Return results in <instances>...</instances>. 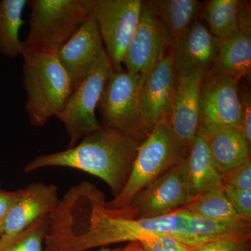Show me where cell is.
I'll use <instances>...</instances> for the list:
<instances>
[{"label": "cell", "mask_w": 251, "mask_h": 251, "mask_svg": "<svg viewBox=\"0 0 251 251\" xmlns=\"http://www.w3.org/2000/svg\"><path fill=\"white\" fill-rule=\"evenodd\" d=\"M190 201L181 162L147 186L126 208L117 211L129 219H150L176 210Z\"/></svg>", "instance_id": "cell-11"}, {"label": "cell", "mask_w": 251, "mask_h": 251, "mask_svg": "<svg viewBox=\"0 0 251 251\" xmlns=\"http://www.w3.org/2000/svg\"><path fill=\"white\" fill-rule=\"evenodd\" d=\"M239 98L241 102L242 113V130L244 138L251 148V97L250 91L248 89L239 90Z\"/></svg>", "instance_id": "cell-29"}, {"label": "cell", "mask_w": 251, "mask_h": 251, "mask_svg": "<svg viewBox=\"0 0 251 251\" xmlns=\"http://www.w3.org/2000/svg\"><path fill=\"white\" fill-rule=\"evenodd\" d=\"M220 40L205 23L198 19L173 41V66L178 78L195 74H209L215 63Z\"/></svg>", "instance_id": "cell-12"}, {"label": "cell", "mask_w": 251, "mask_h": 251, "mask_svg": "<svg viewBox=\"0 0 251 251\" xmlns=\"http://www.w3.org/2000/svg\"><path fill=\"white\" fill-rule=\"evenodd\" d=\"M171 46V40L150 1H143L139 24L124 58L126 70L140 75L143 84Z\"/></svg>", "instance_id": "cell-9"}, {"label": "cell", "mask_w": 251, "mask_h": 251, "mask_svg": "<svg viewBox=\"0 0 251 251\" xmlns=\"http://www.w3.org/2000/svg\"><path fill=\"white\" fill-rule=\"evenodd\" d=\"M182 173L191 201L204 193L224 188L223 176L216 169L206 135L201 129L182 162Z\"/></svg>", "instance_id": "cell-17"}, {"label": "cell", "mask_w": 251, "mask_h": 251, "mask_svg": "<svg viewBox=\"0 0 251 251\" xmlns=\"http://www.w3.org/2000/svg\"><path fill=\"white\" fill-rule=\"evenodd\" d=\"M18 191L17 200L5 220L0 242L17 235L36 220L50 216L58 205L57 188L53 184L32 183Z\"/></svg>", "instance_id": "cell-15"}, {"label": "cell", "mask_w": 251, "mask_h": 251, "mask_svg": "<svg viewBox=\"0 0 251 251\" xmlns=\"http://www.w3.org/2000/svg\"><path fill=\"white\" fill-rule=\"evenodd\" d=\"M251 29L239 31L220 40L215 63L206 75H220L240 81L250 77Z\"/></svg>", "instance_id": "cell-20"}, {"label": "cell", "mask_w": 251, "mask_h": 251, "mask_svg": "<svg viewBox=\"0 0 251 251\" xmlns=\"http://www.w3.org/2000/svg\"><path fill=\"white\" fill-rule=\"evenodd\" d=\"M204 76L195 74L178 78L168 120L175 136L189 148L199 130L200 97Z\"/></svg>", "instance_id": "cell-16"}, {"label": "cell", "mask_w": 251, "mask_h": 251, "mask_svg": "<svg viewBox=\"0 0 251 251\" xmlns=\"http://www.w3.org/2000/svg\"><path fill=\"white\" fill-rule=\"evenodd\" d=\"M224 187L251 190V159L223 176Z\"/></svg>", "instance_id": "cell-26"}, {"label": "cell", "mask_w": 251, "mask_h": 251, "mask_svg": "<svg viewBox=\"0 0 251 251\" xmlns=\"http://www.w3.org/2000/svg\"><path fill=\"white\" fill-rule=\"evenodd\" d=\"M224 192L237 214L251 222V190L224 187Z\"/></svg>", "instance_id": "cell-25"}, {"label": "cell", "mask_w": 251, "mask_h": 251, "mask_svg": "<svg viewBox=\"0 0 251 251\" xmlns=\"http://www.w3.org/2000/svg\"><path fill=\"white\" fill-rule=\"evenodd\" d=\"M177 82L171 48L150 73L140 90L138 109L149 133L161 120H169Z\"/></svg>", "instance_id": "cell-13"}, {"label": "cell", "mask_w": 251, "mask_h": 251, "mask_svg": "<svg viewBox=\"0 0 251 251\" xmlns=\"http://www.w3.org/2000/svg\"><path fill=\"white\" fill-rule=\"evenodd\" d=\"M183 207L196 215L212 221L244 219L234 210L225 196L224 188L209 191L193 198Z\"/></svg>", "instance_id": "cell-23"}, {"label": "cell", "mask_w": 251, "mask_h": 251, "mask_svg": "<svg viewBox=\"0 0 251 251\" xmlns=\"http://www.w3.org/2000/svg\"><path fill=\"white\" fill-rule=\"evenodd\" d=\"M189 150L175 136L168 120L158 122L140 143L125 187L105 206L111 210L126 208L147 186L184 161Z\"/></svg>", "instance_id": "cell-3"}, {"label": "cell", "mask_w": 251, "mask_h": 251, "mask_svg": "<svg viewBox=\"0 0 251 251\" xmlns=\"http://www.w3.org/2000/svg\"><path fill=\"white\" fill-rule=\"evenodd\" d=\"M120 251H135V242H129L124 249Z\"/></svg>", "instance_id": "cell-31"}, {"label": "cell", "mask_w": 251, "mask_h": 251, "mask_svg": "<svg viewBox=\"0 0 251 251\" xmlns=\"http://www.w3.org/2000/svg\"><path fill=\"white\" fill-rule=\"evenodd\" d=\"M98 25L91 14L57 53L73 90L92 72L105 53Z\"/></svg>", "instance_id": "cell-14"}, {"label": "cell", "mask_w": 251, "mask_h": 251, "mask_svg": "<svg viewBox=\"0 0 251 251\" xmlns=\"http://www.w3.org/2000/svg\"><path fill=\"white\" fill-rule=\"evenodd\" d=\"M22 56L25 110L31 125L43 126L62 111L72 94V82L57 54L24 52Z\"/></svg>", "instance_id": "cell-4"}, {"label": "cell", "mask_w": 251, "mask_h": 251, "mask_svg": "<svg viewBox=\"0 0 251 251\" xmlns=\"http://www.w3.org/2000/svg\"><path fill=\"white\" fill-rule=\"evenodd\" d=\"M239 81L220 75H204L200 97L199 129L204 133L226 127L241 129Z\"/></svg>", "instance_id": "cell-10"}, {"label": "cell", "mask_w": 251, "mask_h": 251, "mask_svg": "<svg viewBox=\"0 0 251 251\" xmlns=\"http://www.w3.org/2000/svg\"><path fill=\"white\" fill-rule=\"evenodd\" d=\"M150 2L172 44L199 19L204 6L198 0H153Z\"/></svg>", "instance_id": "cell-21"}, {"label": "cell", "mask_w": 251, "mask_h": 251, "mask_svg": "<svg viewBox=\"0 0 251 251\" xmlns=\"http://www.w3.org/2000/svg\"><path fill=\"white\" fill-rule=\"evenodd\" d=\"M219 40L251 29V9L240 0H211L204 4L199 16Z\"/></svg>", "instance_id": "cell-18"}, {"label": "cell", "mask_w": 251, "mask_h": 251, "mask_svg": "<svg viewBox=\"0 0 251 251\" xmlns=\"http://www.w3.org/2000/svg\"><path fill=\"white\" fill-rule=\"evenodd\" d=\"M113 72L111 61L105 52L92 72L73 90L62 111L56 116L70 137L69 148H74L79 140L101 126L96 110Z\"/></svg>", "instance_id": "cell-7"}, {"label": "cell", "mask_w": 251, "mask_h": 251, "mask_svg": "<svg viewBox=\"0 0 251 251\" xmlns=\"http://www.w3.org/2000/svg\"><path fill=\"white\" fill-rule=\"evenodd\" d=\"M50 216L41 218L17 235L0 242V251H46L44 241Z\"/></svg>", "instance_id": "cell-24"}, {"label": "cell", "mask_w": 251, "mask_h": 251, "mask_svg": "<svg viewBox=\"0 0 251 251\" xmlns=\"http://www.w3.org/2000/svg\"><path fill=\"white\" fill-rule=\"evenodd\" d=\"M27 3L26 0L0 1V54L11 59L24 53L19 33L25 24L23 14Z\"/></svg>", "instance_id": "cell-22"}, {"label": "cell", "mask_w": 251, "mask_h": 251, "mask_svg": "<svg viewBox=\"0 0 251 251\" xmlns=\"http://www.w3.org/2000/svg\"><path fill=\"white\" fill-rule=\"evenodd\" d=\"M18 195V190L16 191H6L0 186V234L2 230L5 220L17 200Z\"/></svg>", "instance_id": "cell-30"}, {"label": "cell", "mask_w": 251, "mask_h": 251, "mask_svg": "<svg viewBox=\"0 0 251 251\" xmlns=\"http://www.w3.org/2000/svg\"><path fill=\"white\" fill-rule=\"evenodd\" d=\"M139 243L143 251H191L192 248L170 237L150 238Z\"/></svg>", "instance_id": "cell-28"}, {"label": "cell", "mask_w": 251, "mask_h": 251, "mask_svg": "<svg viewBox=\"0 0 251 251\" xmlns=\"http://www.w3.org/2000/svg\"><path fill=\"white\" fill-rule=\"evenodd\" d=\"M140 145L123 132L101 125L74 148L36 156L25 166L24 172L47 167L80 170L103 180L116 197L128 181Z\"/></svg>", "instance_id": "cell-2"}, {"label": "cell", "mask_w": 251, "mask_h": 251, "mask_svg": "<svg viewBox=\"0 0 251 251\" xmlns=\"http://www.w3.org/2000/svg\"><path fill=\"white\" fill-rule=\"evenodd\" d=\"M143 80L126 69L114 71L105 84L98 103L99 113L108 126L129 135L141 143L150 134L138 109Z\"/></svg>", "instance_id": "cell-6"}, {"label": "cell", "mask_w": 251, "mask_h": 251, "mask_svg": "<svg viewBox=\"0 0 251 251\" xmlns=\"http://www.w3.org/2000/svg\"><path fill=\"white\" fill-rule=\"evenodd\" d=\"M135 244V251H143L140 247V243L138 242H134Z\"/></svg>", "instance_id": "cell-33"}, {"label": "cell", "mask_w": 251, "mask_h": 251, "mask_svg": "<svg viewBox=\"0 0 251 251\" xmlns=\"http://www.w3.org/2000/svg\"><path fill=\"white\" fill-rule=\"evenodd\" d=\"M204 134L213 161L222 176L251 159V148L240 128L226 127Z\"/></svg>", "instance_id": "cell-19"}, {"label": "cell", "mask_w": 251, "mask_h": 251, "mask_svg": "<svg viewBox=\"0 0 251 251\" xmlns=\"http://www.w3.org/2000/svg\"><path fill=\"white\" fill-rule=\"evenodd\" d=\"M143 6L141 0H94L92 14L114 71L122 69L126 52L139 24Z\"/></svg>", "instance_id": "cell-8"}, {"label": "cell", "mask_w": 251, "mask_h": 251, "mask_svg": "<svg viewBox=\"0 0 251 251\" xmlns=\"http://www.w3.org/2000/svg\"><path fill=\"white\" fill-rule=\"evenodd\" d=\"M248 242L239 238H223L192 247L191 251H249Z\"/></svg>", "instance_id": "cell-27"}, {"label": "cell", "mask_w": 251, "mask_h": 251, "mask_svg": "<svg viewBox=\"0 0 251 251\" xmlns=\"http://www.w3.org/2000/svg\"><path fill=\"white\" fill-rule=\"evenodd\" d=\"M105 203L94 204L86 215L82 230L75 239L77 250L160 237H173L191 247L223 238H251V222L244 219L212 221L184 207L158 217L132 219L108 209Z\"/></svg>", "instance_id": "cell-1"}, {"label": "cell", "mask_w": 251, "mask_h": 251, "mask_svg": "<svg viewBox=\"0 0 251 251\" xmlns=\"http://www.w3.org/2000/svg\"><path fill=\"white\" fill-rule=\"evenodd\" d=\"M24 52L57 54L92 13L94 0H31Z\"/></svg>", "instance_id": "cell-5"}, {"label": "cell", "mask_w": 251, "mask_h": 251, "mask_svg": "<svg viewBox=\"0 0 251 251\" xmlns=\"http://www.w3.org/2000/svg\"><path fill=\"white\" fill-rule=\"evenodd\" d=\"M122 250V248H116V249H110V248H102L100 250L97 251H120Z\"/></svg>", "instance_id": "cell-32"}]
</instances>
